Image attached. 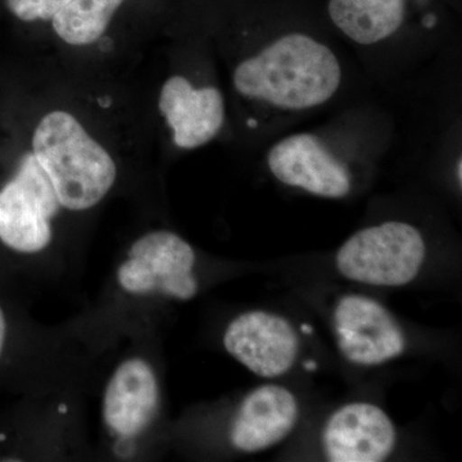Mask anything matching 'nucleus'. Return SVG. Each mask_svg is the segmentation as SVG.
<instances>
[{"label": "nucleus", "mask_w": 462, "mask_h": 462, "mask_svg": "<svg viewBox=\"0 0 462 462\" xmlns=\"http://www.w3.org/2000/svg\"><path fill=\"white\" fill-rule=\"evenodd\" d=\"M71 0H5L9 12L26 23H51Z\"/></svg>", "instance_id": "obj_15"}, {"label": "nucleus", "mask_w": 462, "mask_h": 462, "mask_svg": "<svg viewBox=\"0 0 462 462\" xmlns=\"http://www.w3.org/2000/svg\"><path fill=\"white\" fill-rule=\"evenodd\" d=\"M334 331L343 356L360 366L393 360L406 349V338L391 312L378 300L349 294L334 309Z\"/></svg>", "instance_id": "obj_7"}, {"label": "nucleus", "mask_w": 462, "mask_h": 462, "mask_svg": "<svg viewBox=\"0 0 462 462\" xmlns=\"http://www.w3.org/2000/svg\"><path fill=\"white\" fill-rule=\"evenodd\" d=\"M321 439L331 462H380L393 452L397 431L376 404L352 402L328 419Z\"/></svg>", "instance_id": "obj_11"}, {"label": "nucleus", "mask_w": 462, "mask_h": 462, "mask_svg": "<svg viewBox=\"0 0 462 462\" xmlns=\"http://www.w3.org/2000/svg\"><path fill=\"white\" fill-rule=\"evenodd\" d=\"M231 80L236 96L251 105L279 114H303L337 96L343 67L327 42L288 32L240 60Z\"/></svg>", "instance_id": "obj_1"}, {"label": "nucleus", "mask_w": 462, "mask_h": 462, "mask_svg": "<svg viewBox=\"0 0 462 462\" xmlns=\"http://www.w3.org/2000/svg\"><path fill=\"white\" fill-rule=\"evenodd\" d=\"M300 416L297 398L282 385H261L243 398L230 428V443L245 454H256L281 443Z\"/></svg>", "instance_id": "obj_12"}, {"label": "nucleus", "mask_w": 462, "mask_h": 462, "mask_svg": "<svg viewBox=\"0 0 462 462\" xmlns=\"http://www.w3.org/2000/svg\"><path fill=\"white\" fill-rule=\"evenodd\" d=\"M30 152L66 211L93 209L117 181L118 167L111 152L69 109L54 108L42 115Z\"/></svg>", "instance_id": "obj_2"}, {"label": "nucleus", "mask_w": 462, "mask_h": 462, "mask_svg": "<svg viewBox=\"0 0 462 462\" xmlns=\"http://www.w3.org/2000/svg\"><path fill=\"white\" fill-rule=\"evenodd\" d=\"M161 389L153 366L145 358H126L112 373L102 398L106 430L120 440L141 437L156 420Z\"/></svg>", "instance_id": "obj_9"}, {"label": "nucleus", "mask_w": 462, "mask_h": 462, "mask_svg": "<svg viewBox=\"0 0 462 462\" xmlns=\"http://www.w3.org/2000/svg\"><path fill=\"white\" fill-rule=\"evenodd\" d=\"M427 256L420 231L402 221L358 230L337 252L336 266L348 281L402 287L418 276Z\"/></svg>", "instance_id": "obj_3"}, {"label": "nucleus", "mask_w": 462, "mask_h": 462, "mask_svg": "<svg viewBox=\"0 0 462 462\" xmlns=\"http://www.w3.org/2000/svg\"><path fill=\"white\" fill-rule=\"evenodd\" d=\"M461 167H462L461 158H458L457 163H456V179H457L458 184H460V185H461V181H462Z\"/></svg>", "instance_id": "obj_17"}, {"label": "nucleus", "mask_w": 462, "mask_h": 462, "mask_svg": "<svg viewBox=\"0 0 462 462\" xmlns=\"http://www.w3.org/2000/svg\"><path fill=\"white\" fill-rule=\"evenodd\" d=\"M305 366H306V369H309V370L316 369V364L314 363V361H307Z\"/></svg>", "instance_id": "obj_18"}, {"label": "nucleus", "mask_w": 462, "mask_h": 462, "mask_svg": "<svg viewBox=\"0 0 462 462\" xmlns=\"http://www.w3.org/2000/svg\"><path fill=\"white\" fill-rule=\"evenodd\" d=\"M302 330H303V333H306V334H311L312 333V328L310 327V325H303Z\"/></svg>", "instance_id": "obj_19"}, {"label": "nucleus", "mask_w": 462, "mask_h": 462, "mask_svg": "<svg viewBox=\"0 0 462 462\" xmlns=\"http://www.w3.org/2000/svg\"><path fill=\"white\" fill-rule=\"evenodd\" d=\"M267 167L276 180L328 199L351 193L352 175L320 136L297 133L276 142L267 152Z\"/></svg>", "instance_id": "obj_6"}, {"label": "nucleus", "mask_w": 462, "mask_h": 462, "mask_svg": "<svg viewBox=\"0 0 462 462\" xmlns=\"http://www.w3.org/2000/svg\"><path fill=\"white\" fill-rule=\"evenodd\" d=\"M333 25L346 39L375 45L400 32L407 16V0H329Z\"/></svg>", "instance_id": "obj_13"}, {"label": "nucleus", "mask_w": 462, "mask_h": 462, "mask_svg": "<svg viewBox=\"0 0 462 462\" xmlns=\"http://www.w3.org/2000/svg\"><path fill=\"white\" fill-rule=\"evenodd\" d=\"M196 252L179 234L152 230L127 249L118 266V287L132 296H162L190 300L199 293L194 276Z\"/></svg>", "instance_id": "obj_4"}, {"label": "nucleus", "mask_w": 462, "mask_h": 462, "mask_svg": "<svg viewBox=\"0 0 462 462\" xmlns=\"http://www.w3.org/2000/svg\"><path fill=\"white\" fill-rule=\"evenodd\" d=\"M223 345L231 357L263 378L287 374L300 351V338L291 322L260 310L245 312L230 321Z\"/></svg>", "instance_id": "obj_8"}, {"label": "nucleus", "mask_w": 462, "mask_h": 462, "mask_svg": "<svg viewBox=\"0 0 462 462\" xmlns=\"http://www.w3.org/2000/svg\"><path fill=\"white\" fill-rule=\"evenodd\" d=\"M5 339H7V319H5V311L0 307V358H2L3 351H5Z\"/></svg>", "instance_id": "obj_16"}, {"label": "nucleus", "mask_w": 462, "mask_h": 462, "mask_svg": "<svg viewBox=\"0 0 462 462\" xmlns=\"http://www.w3.org/2000/svg\"><path fill=\"white\" fill-rule=\"evenodd\" d=\"M158 109L173 144L182 151L205 147L221 133L226 120L223 91L214 85L196 87L182 75L170 76L162 84Z\"/></svg>", "instance_id": "obj_10"}, {"label": "nucleus", "mask_w": 462, "mask_h": 462, "mask_svg": "<svg viewBox=\"0 0 462 462\" xmlns=\"http://www.w3.org/2000/svg\"><path fill=\"white\" fill-rule=\"evenodd\" d=\"M127 0H71L51 27L58 41L69 47L84 48L105 36L117 12Z\"/></svg>", "instance_id": "obj_14"}, {"label": "nucleus", "mask_w": 462, "mask_h": 462, "mask_svg": "<svg viewBox=\"0 0 462 462\" xmlns=\"http://www.w3.org/2000/svg\"><path fill=\"white\" fill-rule=\"evenodd\" d=\"M60 209L50 179L27 152L0 189V240L17 254L44 252L53 240V220Z\"/></svg>", "instance_id": "obj_5"}]
</instances>
